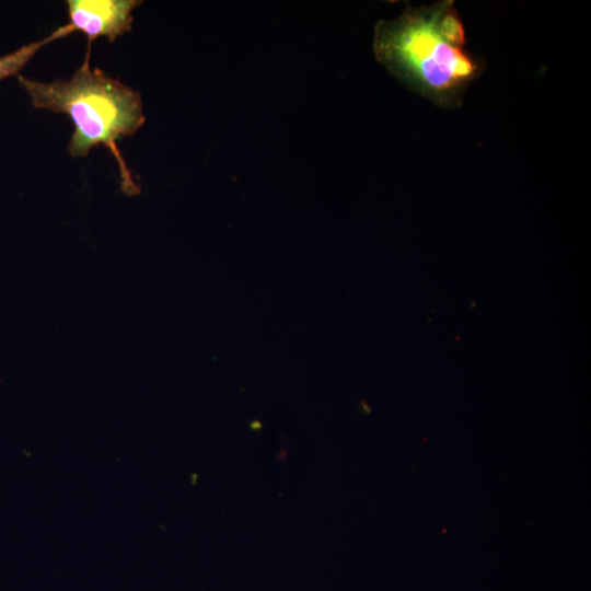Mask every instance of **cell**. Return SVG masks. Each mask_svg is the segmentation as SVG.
I'll list each match as a JSON object with an SVG mask.
<instances>
[{
	"mask_svg": "<svg viewBox=\"0 0 591 591\" xmlns=\"http://www.w3.org/2000/svg\"><path fill=\"white\" fill-rule=\"evenodd\" d=\"M69 24L74 32L83 33L88 45L100 36L109 42L128 33L132 28L134 10L139 0H67Z\"/></svg>",
	"mask_w": 591,
	"mask_h": 591,
	"instance_id": "cell-3",
	"label": "cell"
},
{
	"mask_svg": "<svg viewBox=\"0 0 591 591\" xmlns=\"http://www.w3.org/2000/svg\"><path fill=\"white\" fill-rule=\"evenodd\" d=\"M92 46L69 80L42 82L19 74L18 81L35 108L67 114L73 123L68 143L72 158L86 157L91 149L104 146L114 158L120 187L127 195L139 193L135 177L127 166L118 141L135 135L144 124L140 92L91 68Z\"/></svg>",
	"mask_w": 591,
	"mask_h": 591,
	"instance_id": "cell-2",
	"label": "cell"
},
{
	"mask_svg": "<svg viewBox=\"0 0 591 591\" xmlns=\"http://www.w3.org/2000/svg\"><path fill=\"white\" fill-rule=\"evenodd\" d=\"M72 26L68 23L54 30L48 36L21 46L14 51L0 56V81L19 74L28 61L46 45L66 37L73 33Z\"/></svg>",
	"mask_w": 591,
	"mask_h": 591,
	"instance_id": "cell-4",
	"label": "cell"
},
{
	"mask_svg": "<svg viewBox=\"0 0 591 591\" xmlns=\"http://www.w3.org/2000/svg\"><path fill=\"white\" fill-rule=\"evenodd\" d=\"M465 45L464 24L451 0L407 4L398 18L379 20L374 27L375 59L409 91L445 109L463 104L486 68Z\"/></svg>",
	"mask_w": 591,
	"mask_h": 591,
	"instance_id": "cell-1",
	"label": "cell"
}]
</instances>
